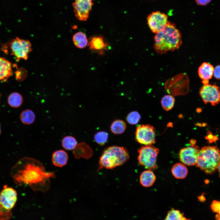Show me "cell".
I'll return each instance as SVG.
<instances>
[{"instance_id": "obj_7", "label": "cell", "mask_w": 220, "mask_h": 220, "mask_svg": "<svg viewBox=\"0 0 220 220\" xmlns=\"http://www.w3.org/2000/svg\"><path fill=\"white\" fill-rule=\"evenodd\" d=\"M135 138L138 142L145 145L154 144L156 134L154 127L150 124L139 125L136 130Z\"/></svg>"}, {"instance_id": "obj_2", "label": "cell", "mask_w": 220, "mask_h": 220, "mask_svg": "<svg viewBox=\"0 0 220 220\" xmlns=\"http://www.w3.org/2000/svg\"><path fill=\"white\" fill-rule=\"evenodd\" d=\"M127 150L123 147L112 146L105 148L99 160V168L113 169L122 165L129 159Z\"/></svg>"}, {"instance_id": "obj_11", "label": "cell", "mask_w": 220, "mask_h": 220, "mask_svg": "<svg viewBox=\"0 0 220 220\" xmlns=\"http://www.w3.org/2000/svg\"><path fill=\"white\" fill-rule=\"evenodd\" d=\"M17 199V193L13 188L5 186L0 193V206L9 211L15 206Z\"/></svg>"}, {"instance_id": "obj_25", "label": "cell", "mask_w": 220, "mask_h": 220, "mask_svg": "<svg viewBox=\"0 0 220 220\" xmlns=\"http://www.w3.org/2000/svg\"><path fill=\"white\" fill-rule=\"evenodd\" d=\"M175 99L173 96L170 95H166L162 99L161 105L164 110L168 111L174 107Z\"/></svg>"}, {"instance_id": "obj_30", "label": "cell", "mask_w": 220, "mask_h": 220, "mask_svg": "<svg viewBox=\"0 0 220 220\" xmlns=\"http://www.w3.org/2000/svg\"><path fill=\"white\" fill-rule=\"evenodd\" d=\"M213 75L216 79H220V65L217 66L214 68Z\"/></svg>"}, {"instance_id": "obj_34", "label": "cell", "mask_w": 220, "mask_h": 220, "mask_svg": "<svg viewBox=\"0 0 220 220\" xmlns=\"http://www.w3.org/2000/svg\"><path fill=\"white\" fill-rule=\"evenodd\" d=\"M1 128L0 125V134H1Z\"/></svg>"}, {"instance_id": "obj_32", "label": "cell", "mask_w": 220, "mask_h": 220, "mask_svg": "<svg viewBox=\"0 0 220 220\" xmlns=\"http://www.w3.org/2000/svg\"><path fill=\"white\" fill-rule=\"evenodd\" d=\"M190 143L191 145H195L196 143V141L194 140H191Z\"/></svg>"}, {"instance_id": "obj_4", "label": "cell", "mask_w": 220, "mask_h": 220, "mask_svg": "<svg viewBox=\"0 0 220 220\" xmlns=\"http://www.w3.org/2000/svg\"><path fill=\"white\" fill-rule=\"evenodd\" d=\"M139 163L148 170H153L157 167L156 158L159 149L152 145H145L138 150Z\"/></svg>"}, {"instance_id": "obj_1", "label": "cell", "mask_w": 220, "mask_h": 220, "mask_svg": "<svg viewBox=\"0 0 220 220\" xmlns=\"http://www.w3.org/2000/svg\"><path fill=\"white\" fill-rule=\"evenodd\" d=\"M154 41V49L159 54L174 51L182 43L180 32L174 23L169 21L163 30L156 34Z\"/></svg>"}, {"instance_id": "obj_15", "label": "cell", "mask_w": 220, "mask_h": 220, "mask_svg": "<svg viewBox=\"0 0 220 220\" xmlns=\"http://www.w3.org/2000/svg\"><path fill=\"white\" fill-rule=\"evenodd\" d=\"M68 160V153L64 150H59L53 154L52 160L53 164L56 166L62 167L67 163Z\"/></svg>"}, {"instance_id": "obj_5", "label": "cell", "mask_w": 220, "mask_h": 220, "mask_svg": "<svg viewBox=\"0 0 220 220\" xmlns=\"http://www.w3.org/2000/svg\"><path fill=\"white\" fill-rule=\"evenodd\" d=\"M189 85L187 76L180 74L167 80L165 87L167 92L172 96L184 95L188 91Z\"/></svg>"}, {"instance_id": "obj_10", "label": "cell", "mask_w": 220, "mask_h": 220, "mask_svg": "<svg viewBox=\"0 0 220 220\" xmlns=\"http://www.w3.org/2000/svg\"><path fill=\"white\" fill-rule=\"evenodd\" d=\"M93 0H75L72 4L76 17L79 20H86L94 4Z\"/></svg>"}, {"instance_id": "obj_26", "label": "cell", "mask_w": 220, "mask_h": 220, "mask_svg": "<svg viewBox=\"0 0 220 220\" xmlns=\"http://www.w3.org/2000/svg\"><path fill=\"white\" fill-rule=\"evenodd\" d=\"M108 138V133L103 131L97 133L94 136L95 142L100 145H103L107 142Z\"/></svg>"}, {"instance_id": "obj_33", "label": "cell", "mask_w": 220, "mask_h": 220, "mask_svg": "<svg viewBox=\"0 0 220 220\" xmlns=\"http://www.w3.org/2000/svg\"><path fill=\"white\" fill-rule=\"evenodd\" d=\"M218 169L219 173V176L220 177V163L218 166Z\"/></svg>"}, {"instance_id": "obj_14", "label": "cell", "mask_w": 220, "mask_h": 220, "mask_svg": "<svg viewBox=\"0 0 220 220\" xmlns=\"http://www.w3.org/2000/svg\"><path fill=\"white\" fill-rule=\"evenodd\" d=\"M13 74L11 63L5 58L0 57V81H6Z\"/></svg>"}, {"instance_id": "obj_22", "label": "cell", "mask_w": 220, "mask_h": 220, "mask_svg": "<svg viewBox=\"0 0 220 220\" xmlns=\"http://www.w3.org/2000/svg\"><path fill=\"white\" fill-rule=\"evenodd\" d=\"M163 220H191L185 216L180 210L172 208L169 210Z\"/></svg>"}, {"instance_id": "obj_24", "label": "cell", "mask_w": 220, "mask_h": 220, "mask_svg": "<svg viewBox=\"0 0 220 220\" xmlns=\"http://www.w3.org/2000/svg\"><path fill=\"white\" fill-rule=\"evenodd\" d=\"M63 147L66 150H71L75 148L77 144L75 138L72 136H67L64 137L61 142Z\"/></svg>"}, {"instance_id": "obj_12", "label": "cell", "mask_w": 220, "mask_h": 220, "mask_svg": "<svg viewBox=\"0 0 220 220\" xmlns=\"http://www.w3.org/2000/svg\"><path fill=\"white\" fill-rule=\"evenodd\" d=\"M199 150V147L195 145L182 148L179 155L180 161L186 165L194 166L196 163Z\"/></svg>"}, {"instance_id": "obj_29", "label": "cell", "mask_w": 220, "mask_h": 220, "mask_svg": "<svg viewBox=\"0 0 220 220\" xmlns=\"http://www.w3.org/2000/svg\"><path fill=\"white\" fill-rule=\"evenodd\" d=\"M211 208L213 212L218 214L220 218V201L214 200L211 205Z\"/></svg>"}, {"instance_id": "obj_23", "label": "cell", "mask_w": 220, "mask_h": 220, "mask_svg": "<svg viewBox=\"0 0 220 220\" xmlns=\"http://www.w3.org/2000/svg\"><path fill=\"white\" fill-rule=\"evenodd\" d=\"M126 127V124L123 121L117 119L114 120L111 124L110 130L114 134H120L125 131Z\"/></svg>"}, {"instance_id": "obj_31", "label": "cell", "mask_w": 220, "mask_h": 220, "mask_svg": "<svg viewBox=\"0 0 220 220\" xmlns=\"http://www.w3.org/2000/svg\"><path fill=\"white\" fill-rule=\"evenodd\" d=\"M211 0H195L196 3L200 6H206L210 2Z\"/></svg>"}, {"instance_id": "obj_35", "label": "cell", "mask_w": 220, "mask_h": 220, "mask_svg": "<svg viewBox=\"0 0 220 220\" xmlns=\"http://www.w3.org/2000/svg\"><path fill=\"white\" fill-rule=\"evenodd\" d=\"M1 93H0V98H1Z\"/></svg>"}, {"instance_id": "obj_13", "label": "cell", "mask_w": 220, "mask_h": 220, "mask_svg": "<svg viewBox=\"0 0 220 220\" xmlns=\"http://www.w3.org/2000/svg\"><path fill=\"white\" fill-rule=\"evenodd\" d=\"M88 45L89 49L98 54L103 55L108 49V44L105 41L103 36H95L89 39Z\"/></svg>"}, {"instance_id": "obj_9", "label": "cell", "mask_w": 220, "mask_h": 220, "mask_svg": "<svg viewBox=\"0 0 220 220\" xmlns=\"http://www.w3.org/2000/svg\"><path fill=\"white\" fill-rule=\"evenodd\" d=\"M200 94L203 101L215 105L220 102V91L218 86L214 85H204L201 88Z\"/></svg>"}, {"instance_id": "obj_28", "label": "cell", "mask_w": 220, "mask_h": 220, "mask_svg": "<svg viewBox=\"0 0 220 220\" xmlns=\"http://www.w3.org/2000/svg\"><path fill=\"white\" fill-rule=\"evenodd\" d=\"M11 211L7 210L0 206V220H6L11 215Z\"/></svg>"}, {"instance_id": "obj_3", "label": "cell", "mask_w": 220, "mask_h": 220, "mask_svg": "<svg viewBox=\"0 0 220 220\" xmlns=\"http://www.w3.org/2000/svg\"><path fill=\"white\" fill-rule=\"evenodd\" d=\"M220 163V151L216 147L206 146L199 150L196 165L206 174H213Z\"/></svg>"}, {"instance_id": "obj_19", "label": "cell", "mask_w": 220, "mask_h": 220, "mask_svg": "<svg viewBox=\"0 0 220 220\" xmlns=\"http://www.w3.org/2000/svg\"><path fill=\"white\" fill-rule=\"evenodd\" d=\"M72 40L75 46L79 49H83L88 44L86 36L84 33L79 31L75 33L73 36Z\"/></svg>"}, {"instance_id": "obj_8", "label": "cell", "mask_w": 220, "mask_h": 220, "mask_svg": "<svg viewBox=\"0 0 220 220\" xmlns=\"http://www.w3.org/2000/svg\"><path fill=\"white\" fill-rule=\"evenodd\" d=\"M168 16L157 11L152 13L147 17L148 25L152 32L155 34L163 30L168 22Z\"/></svg>"}, {"instance_id": "obj_21", "label": "cell", "mask_w": 220, "mask_h": 220, "mask_svg": "<svg viewBox=\"0 0 220 220\" xmlns=\"http://www.w3.org/2000/svg\"><path fill=\"white\" fill-rule=\"evenodd\" d=\"M23 100V97L20 94L14 92L9 96L7 101L8 104L12 107L18 108L22 104Z\"/></svg>"}, {"instance_id": "obj_18", "label": "cell", "mask_w": 220, "mask_h": 220, "mask_svg": "<svg viewBox=\"0 0 220 220\" xmlns=\"http://www.w3.org/2000/svg\"><path fill=\"white\" fill-rule=\"evenodd\" d=\"M171 171L173 176L178 179L185 178L188 173L187 167L185 165L181 163L174 164L171 168Z\"/></svg>"}, {"instance_id": "obj_17", "label": "cell", "mask_w": 220, "mask_h": 220, "mask_svg": "<svg viewBox=\"0 0 220 220\" xmlns=\"http://www.w3.org/2000/svg\"><path fill=\"white\" fill-rule=\"evenodd\" d=\"M156 179V177L151 170H147L143 171L140 177V182L141 184L146 187L152 186Z\"/></svg>"}, {"instance_id": "obj_16", "label": "cell", "mask_w": 220, "mask_h": 220, "mask_svg": "<svg viewBox=\"0 0 220 220\" xmlns=\"http://www.w3.org/2000/svg\"><path fill=\"white\" fill-rule=\"evenodd\" d=\"M214 68L211 64L205 62L203 63L198 69L199 76L203 81H209L213 75Z\"/></svg>"}, {"instance_id": "obj_27", "label": "cell", "mask_w": 220, "mask_h": 220, "mask_svg": "<svg viewBox=\"0 0 220 220\" xmlns=\"http://www.w3.org/2000/svg\"><path fill=\"white\" fill-rule=\"evenodd\" d=\"M141 116L139 113L135 111L132 112L127 116L126 120L127 122L132 125L137 124L139 121Z\"/></svg>"}, {"instance_id": "obj_20", "label": "cell", "mask_w": 220, "mask_h": 220, "mask_svg": "<svg viewBox=\"0 0 220 220\" xmlns=\"http://www.w3.org/2000/svg\"><path fill=\"white\" fill-rule=\"evenodd\" d=\"M20 119L24 124L29 125L32 124L35 119V115L34 112L29 109L23 111L20 115Z\"/></svg>"}, {"instance_id": "obj_6", "label": "cell", "mask_w": 220, "mask_h": 220, "mask_svg": "<svg viewBox=\"0 0 220 220\" xmlns=\"http://www.w3.org/2000/svg\"><path fill=\"white\" fill-rule=\"evenodd\" d=\"M10 48L12 54L15 57L17 61L21 59L27 60L28 54L32 50L31 44L29 40L18 37L12 40Z\"/></svg>"}]
</instances>
